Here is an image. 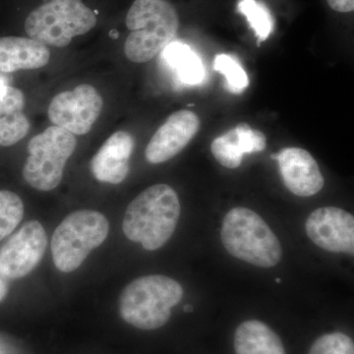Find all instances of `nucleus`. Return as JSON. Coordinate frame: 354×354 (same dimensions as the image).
I'll use <instances>...</instances> for the list:
<instances>
[{
  "label": "nucleus",
  "instance_id": "5701e85b",
  "mask_svg": "<svg viewBox=\"0 0 354 354\" xmlns=\"http://www.w3.org/2000/svg\"><path fill=\"white\" fill-rule=\"evenodd\" d=\"M25 106V95L19 88L8 86L0 94V116L6 114L23 111Z\"/></svg>",
  "mask_w": 354,
  "mask_h": 354
},
{
  "label": "nucleus",
  "instance_id": "f03ea898",
  "mask_svg": "<svg viewBox=\"0 0 354 354\" xmlns=\"http://www.w3.org/2000/svg\"><path fill=\"white\" fill-rule=\"evenodd\" d=\"M125 22L130 30L125 57L135 64H145L162 53L179 28L178 14L165 0H135Z\"/></svg>",
  "mask_w": 354,
  "mask_h": 354
},
{
  "label": "nucleus",
  "instance_id": "b1692460",
  "mask_svg": "<svg viewBox=\"0 0 354 354\" xmlns=\"http://www.w3.org/2000/svg\"><path fill=\"white\" fill-rule=\"evenodd\" d=\"M333 10L339 13L353 12L354 0H327Z\"/></svg>",
  "mask_w": 354,
  "mask_h": 354
},
{
  "label": "nucleus",
  "instance_id": "6e6552de",
  "mask_svg": "<svg viewBox=\"0 0 354 354\" xmlns=\"http://www.w3.org/2000/svg\"><path fill=\"white\" fill-rule=\"evenodd\" d=\"M102 106L104 100L99 92L83 84L55 95L48 106V118L53 125L73 135L87 134L99 118Z\"/></svg>",
  "mask_w": 354,
  "mask_h": 354
},
{
  "label": "nucleus",
  "instance_id": "0eeeda50",
  "mask_svg": "<svg viewBox=\"0 0 354 354\" xmlns=\"http://www.w3.org/2000/svg\"><path fill=\"white\" fill-rule=\"evenodd\" d=\"M76 147L75 135L55 125L46 128L28 144L29 157L23 169L25 180L37 190L55 189Z\"/></svg>",
  "mask_w": 354,
  "mask_h": 354
},
{
  "label": "nucleus",
  "instance_id": "4468645a",
  "mask_svg": "<svg viewBox=\"0 0 354 354\" xmlns=\"http://www.w3.org/2000/svg\"><path fill=\"white\" fill-rule=\"evenodd\" d=\"M266 145L267 140L262 132L252 129L247 123H241L214 140L211 151L223 167L232 169L241 165L245 153L262 152Z\"/></svg>",
  "mask_w": 354,
  "mask_h": 354
},
{
  "label": "nucleus",
  "instance_id": "f8f14e48",
  "mask_svg": "<svg viewBox=\"0 0 354 354\" xmlns=\"http://www.w3.org/2000/svg\"><path fill=\"white\" fill-rule=\"evenodd\" d=\"M279 162L286 187L299 197H311L322 190L324 177L315 158L300 148H286L272 156Z\"/></svg>",
  "mask_w": 354,
  "mask_h": 354
},
{
  "label": "nucleus",
  "instance_id": "4be33fe9",
  "mask_svg": "<svg viewBox=\"0 0 354 354\" xmlns=\"http://www.w3.org/2000/svg\"><path fill=\"white\" fill-rule=\"evenodd\" d=\"M308 354H354V342L344 333H330L318 337Z\"/></svg>",
  "mask_w": 354,
  "mask_h": 354
},
{
  "label": "nucleus",
  "instance_id": "a211bd4d",
  "mask_svg": "<svg viewBox=\"0 0 354 354\" xmlns=\"http://www.w3.org/2000/svg\"><path fill=\"white\" fill-rule=\"evenodd\" d=\"M237 10L245 16L249 25L255 32L258 43L269 38L274 30V18L271 11L263 2L257 0H239Z\"/></svg>",
  "mask_w": 354,
  "mask_h": 354
},
{
  "label": "nucleus",
  "instance_id": "bb28decb",
  "mask_svg": "<svg viewBox=\"0 0 354 354\" xmlns=\"http://www.w3.org/2000/svg\"><path fill=\"white\" fill-rule=\"evenodd\" d=\"M184 311H185V312H192L193 311L192 306H190V305H186V306L184 307Z\"/></svg>",
  "mask_w": 354,
  "mask_h": 354
},
{
  "label": "nucleus",
  "instance_id": "a878e982",
  "mask_svg": "<svg viewBox=\"0 0 354 354\" xmlns=\"http://www.w3.org/2000/svg\"><path fill=\"white\" fill-rule=\"evenodd\" d=\"M8 87V84H7V81L3 77L0 76V94L4 92L6 90V88Z\"/></svg>",
  "mask_w": 354,
  "mask_h": 354
},
{
  "label": "nucleus",
  "instance_id": "412c9836",
  "mask_svg": "<svg viewBox=\"0 0 354 354\" xmlns=\"http://www.w3.org/2000/svg\"><path fill=\"white\" fill-rule=\"evenodd\" d=\"M30 130V122L23 111L0 116V146L9 147L24 138Z\"/></svg>",
  "mask_w": 354,
  "mask_h": 354
},
{
  "label": "nucleus",
  "instance_id": "9b49d317",
  "mask_svg": "<svg viewBox=\"0 0 354 354\" xmlns=\"http://www.w3.org/2000/svg\"><path fill=\"white\" fill-rule=\"evenodd\" d=\"M199 128V118L193 111H179L171 114L149 142L146 160L157 165L176 157L194 138Z\"/></svg>",
  "mask_w": 354,
  "mask_h": 354
},
{
  "label": "nucleus",
  "instance_id": "9d476101",
  "mask_svg": "<svg viewBox=\"0 0 354 354\" xmlns=\"http://www.w3.org/2000/svg\"><path fill=\"white\" fill-rule=\"evenodd\" d=\"M305 228L311 241L324 250L354 256V216L348 212L337 207L317 209Z\"/></svg>",
  "mask_w": 354,
  "mask_h": 354
},
{
  "label": "nucleus",
  "instance_id": "f3484780",
  "mask_svg": "<svg viewBox=\"0 0 354 354\" xmlns=\"http://www.w3.org/2000/svg\"><path fill=\"white\" fill-rule=\"evenodd\" d=\"M162 57L176 72L180 82L197 85L204 80V65L190 46L179 41H172L162 51Z\"/></svg>",
  "mask_w": 354,
  "mask_h": 354
},
{
  "label": "nucleus",
  "instance_id": "423d86ee",
  "mask_svg": "<svg viewBox=\"0 0 354 354\" xmlns=\"http://www.w3.org/2000/svg\"><path fill=\"white\" fill-rule=\"evenodd\" d=\"M109 223L102 213L81 209L69 214L60 223L51 239V255L59 271L78 269L94 249L108 237Z\"/></svg>",
  "mask_w": 354,
  "mask_h": 354
},
{
  "label": "nucleus",
  "instance_id": "20e7f679",
  "mask_svg": "<svg viewBox=\"0 0 354 354\" xmlns=\"http://www.w3.org/2000/svg\"><path fill=\"white\" fill-rule=\"evenodd\" d=\"M225 250L237 259L260 268L281 262V243L269 225L252 209L237 207L228 211L221 225Z\"/></svg>",
  "mask_w": 354,
  "mask_h": 354
},
{
  "label": "nucleus",
  "instance_id": "393cba45",
  "mask_svg": "<svg viewBox=\"0 0 354 354\" xmlns=\"http://www.w3.org/2000/svg\"><path fill=\"white\" fill-rule=\"evenodd\" d=\"M7 292H8V288L4 281L3 277L0 274V302L6 297Z\"/></svg>",
  "mask_w": 354,
  "mask_h": 354
},
{
  "label": "nucleus",
  "instance_id": "dca6fc26",
  "mask_svg": "<svg viewBox=\"0 0 354 354\" xmlns=\"http://www.w3.org/2000/svg\"><path fill=\"white\" fill-rule=\"evenodd\" d=\"M234 349L236 354H286L281 337L258 320L245 321L237 327Z\"/></svg>",
  "mask_w": 354,
  "mask_h": 354
},
{
  "label": "nucleus",
  "instance_id": "39448f33",
  "mask_svg": "<svg viewBox=\"0 0 354 354\" xmlns=\"http://www.w3.org/2000/svg\"><path fill=\"white\" fill-rule=\"evenodd\" d=\"M97 25V16L82 0H50L25 21L28 36L44 46L64 48Z\"/></svg>",
  "mask_w": 354,
  "mask_h": 354
},
{
  "label": "nucleus",
  "instance_id": "aec40b11",
  "mask_svg": "<svg viewBox=\"0 0 354 354\" xmlns=\"http://www.w3.org/2000/svg\"><path fill=\"white\" fill-rule=\"evenodd\" d=\"M214 68L225 77L228 90L234 94H241L249 85L245 70L232 55H218L214 62Z\"/></svg>",
  "mask_w": 354,
  "mask_h": 354
},
{
  "label": "nucleus",
  "instance_id": "7ed1b4c3",
  "mask_svg": "<svg viewBox=\"0 0 354 354\" xmlns=\"http://www.w3.org/2000/svg\"><path fill=\"white\" fill-rule=\"evenodd\" d=\"M183 297V286L176 279L162 274L141 277L121 292L120 315L137 329H160L169 322L171 309Z\"/></svg>",
  "mask_w": 354,
  "mask_h": 354
},
{
  "label": "nucleus",
  "instance_id": "1a4fd4ad",
  "mask_svg": "<svg viewBox=\"0 0 354 354\" xmlns=\"http://www.w3.org/2000/svg\"><path fill=\"white\" fill-rule=\"evenodd\" d=\"M46 245L41 223L28 221L0 248V274L10 279L28 276L43 259Z\"/></svg>",
  "mask_w": 354,
  "mask_h": 354
},
{
  "label": "nucleus",
  "instance_id": "ddd939ff",
  "mask_svg": "<svg viewBox=\"0 0 354 354\" xmlns=\"http://www.w3.org/2000/svg\"><path fill=\"white\" fill-rule=\"evenodd\" d=\"M135 141L130 133H113L91 160V171L100 183L120 184L129 174Z\"/></svg>",
  "mask_w": 354,
  "mask_h": 354
},
{
  "label": "nucleus",
  "instance_id": "6ab92c4d",
  "mask_svg": "<svg viewBox=\"0 0 354 354\" xmlns=\"http://www.w3.org/2000/svg\"><path fill=\"white\" fill-rule=\"evenodd\" d=\"M24 216V204L15 193L0 190V241L12 234Z\"/></svg>",
  "mask_w": 354,
  "mask_h": 354
},
{
  "label": "nucleus",
  "instance_id": "2eb2a0df",
  "mask_svg": "<svg viewBox=\"0 0 354 354\" xmlns=\"http://www.w3.org/2000/svg\"><path fill=\"white\" fill-rule=\"evenodd\" d=\"M48 46L31 38H0V72L39 69L50 62Z\"/></svg>",
  "mask_w": 354,
  "mask_h": 354
},
{
  "label": "nucleus",
  "instance_id": "cd10ccee",
  "mask_svg": "<svg viewBox=\"0 0 354 354\" xmlns=\"http://www.w3.org/2000/svg\"><path fill=\"white\" fill-rule=\"evenodd\" d=\"M277 283H281V279H276Z\"/></svg>",
  "mask_w": 354,
  "mask_h": 354
},
{
  "label": "nucleus",
  "instance_id": "f257e3e1",
  "mask_svg": "<svg viewBox=\"0 0 354 354\" xmlns=\"http://www.w3.org/2000/svg\"><path fill=\"white\" fill-rule=\"evenodd\" d=\"M180 202L174 188L157 184L135 198L125 212L122 230L129 241L155 251L171 239L180 216Z\"/></svg>",
  "mask_w": 354,
  "mask_h": 354
}]
</instances>
